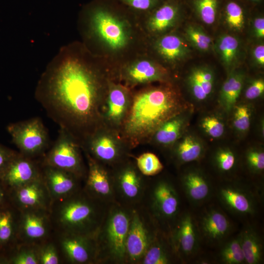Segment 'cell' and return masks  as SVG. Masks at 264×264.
Segmentation results:
<instances>
[{"label": "cell", "mask_w": 264, "mask_h": 264, "mask_svg": "<svg viewBox=\"0 0 264 264\" xmlns=\"http://www.w3.org/2000/svg\"><path fill=\"white\" fill-rule=\"evenodd\" d=\"M124 78L132 85L162 81L167 72L159 64L148 56L140 55L120 66Z\"/></svg>", "instance_id": "13"}, {"label": "cell", "mask_w": 264, "mask_h": 264, "mask_svg": "<svg viewBox=\"0 0 264 264\" xmlns=\"http://www.w3.org/2000/svg\"><path fill=\"white\" fill-rule=\"evenodd\" d=\"M217 0H196L197 11L201 21L207 24H213L216 20Z\"/></svg>", "instance_id": "38"}, {"label": "cell", "mask_w": 264, "mask_h": 264, "mask_svg": "<svg viewBox=\"0 0 264 264\" xmlns=\"http://www.w3.org/2000/svg\"><path fill=\"white\" fill-rule=\"evenodd\" d=\"M203 147L194 137L187 135L178 145L176 155L179 161L187 163L199 159L203 154Z\"/></svg>", "instance_id": "33"}, {"label": "cell", "mask_w": 264, "mask_h": 264, "mask_svg": "<svg viewBox=\"0 0 264 264\" xmlns=\"http://www.w3.org/2000/svg\"><path fill=\"white\" fill-rule=\"evenodd\" d=\"M6 192L9 203L21 212L50 211L52 199L42 175L21 186Z\"/></svg>", "instance_id": "7"}, {"label": "cell", "mask_w": 264, "mask_h": 264, "mask_svg": "<svg viewBox=\"0 0 264 264\" xmlns=\"http://www.w3.org/2000/svg\"><path fill=\"white\" fill-rule=\"evenodd\" d=\"M238 236L246 264L261 263L263 259V244L257 231L248 226L244 227Z\"/></svg>", "instance_id": "26"}, {"label": "cell", "mask_w": 264, "mask_h": 264, "mask_svg": "<svg viewBox=\"0 0 264 264\" xmlns=\"http://www.w3.org/2000/svg\"><path fill=\"white\" fill-rule=\"evenodd\" d=\"M147 14L140 22L147 38L163 35L174 27L178 19L179 10L175 4L166 3Z\"/></svg>", "instance_id": "20"}, {"label": "cell", "mask_w": 264, "mask_h": 264, "mask_svg": "<svg viewBox=\"0 0 264 264\" xmlns=\"http://www.w3.org/2000/svg\"><path fill=\"white\" fill-rule=\"evenodd\" d=\"M42 175V172L30 157L18 153L0 178V182L7 191L21 186Z\"/></svg>", "instance_id": "17"}, {"label": "cell", "mask_w": 264, "mask_h": 264, "mask_svg": "<svg viewBox=\"0 0 264 264\" xmlns=\"http://www.w3.org/2000/svg\"><path fill=\"white\" fill-rule=\"evenodd\" d=\"M251 112L246 105H239L235 107L233 125L238 131L245 132L250 126Z\"/></svg>", "instance_id": "41"}, {"label": "cell", "mask_w": 264, "mask_h": 264, "mask_svg": "<svg viewBox=\"0 0 264 264\" xmlns=\"http://www.w3.org/2000/svg\"><path fill=\"white\" fill-rule=\"evenodd\" d=\"M181 183L186 197L195 204L204 202L211 196L210 183L199 170L193 169L187 171L182 176Z\"/></svg>", "instance_id": "23"}, {"label": "cell", "mask_w": 264, "mask_h": 264, "mask_svg": "<svg viewBox=\"0 0 264 264\" xmlns=\"http://www.w3.org/2000/svg\"><path fill=\"white\" fill-rule=\"evenodd\" d=\"M173 250H170L167 244L157 233L139 264H169L173 262Z\"/></svg>", "instance_id": "28"}, {"label": "cell", "mask_w": 264, "mask_h": 264, "mask_svg": "<svg viewBox=\"0 0 264 264\" xmlns=\"http://www.w3.org/2000/svg\"><path fill=\"white\" fill-rule=\"evenodd\" d=\"M137 167L143 175L153 176L159 173L163 166L156 155L151 153H146L136 158Z\"/></svg>", "instance_id": "35"}, {"label": "cell", "mask_w": 264, "mask_h": 264, "mask_svg": "<svg viewBox=\"0 0 264 264\" xmlns=\"http://www.w3.org/2000/svg\"><path fill=\"white\" fill-rule=\"evenodd\" d=\"M17 221L10 203L0 208V256L6 258L14 250Z\"/></svg>", "instance_id": "24"}, {"label": "cell", "mask_w": 264, "mask_h": 264, "mask_svg": "<svg viewBox=\"0 0 264 264\" xmlns=\"http://www.w3.org/2000/svg\"><path fill=\"white\" fill-rule=\"evenodd\" d=\"M255 36L258 39L264 38V19L263 17L256 18L253 23Z\"/></svg>", "instance_id": "48"}, {"label": "cell", "mask_w": 264, "mask_h": 264, "mask_svg": "<svg viewBox=\"0 0 264 264\" xmlns=\"http://www.w3.org/2000/svg\"><path fill=\"white\" fill-rule=\"evenodd\" d=\"M216 49L223 63L226 66H230L236 61L240 43L236 37L225 34L218 40Z\"/></svg>", "instance_id": "31"}, {"label": "cell", "mask_w": 264, "mask_h": 264, "mask_svg": "<svg viewBox=\"0 0 264 264\" xmlns=\"http://www.w3.org/2000/svg\"><path fill=\"white\" fill-rule=\"evenodd\" d=\"M90 149L94 156L101 161L112 162L118 156V150L114 141L108 136H100L91 142Z\"/></svg>", "instance_id": "30"}, {"label": "cell", "mask_w": 264, "mask_h": 264, "mask_svg": "<svg viewBox=\"0 0 264 264\" xmlns=\"http://www.w3.org/2000/svg\"></svg>", "instance_id": "51"}, {"label": "cell", "mask_w": 264, "mask_h": 264, "mask_svg": "<svg viewBox=\"0 0 264 264\" xmlns=\"http://www.w3.org/2000/svg\"><path fill=\"white\" fill-rule=\"evenodd\" d=\"M116 194L128 203H136L142 197L144 187L136 170L128 166L123 169L113 180Z\"/></svg>", "instance_id": "21"}, {"label": "cell", "mask_w": 264, "mask_h": 264, "mask_svg": "<svg viewBox=\"0 0 264 264\" xmlns=\"http://www.w3.org/2000/svg\"><path fill=\"white\" fill-rule=\"evenodd\" d=\"M264 92V81L263 79L253 80L245 91V97L249 100L255 99L261 96Z\"/></svg>", "instance_id": "46"}, {"label": "cell", "mask_w": 264, "mask_h": 264, "mask_svg": "<svg viewBox=\"0 0 264 264\" xmlns=\"http://www.w3.org/2000/svg\"><path fill=\"white\" fill-rule=\"evenodd\" d=\"M184 125V120L176 116L163 124L155 132L156 141L162 144L173 143L178 138Z\"/></svg>", "instance_id": "32"}, {"label": "cell", "mask_w": 264, "mask_h": 264, "mask_svg": "<svg viewBox=\"0 0 264 264\" xmlns=\"http://www.w3.org/2000/svg\"><path fill=\"white\" fill-rule=\"evenodd\" d=\"M104 205L80 189L52 202L50 221L61 234L95 235L107 210Z\"/></svg>", "instance_id": "4"}, {"label": "cell", "mask_w": 264, "mask_h": 264, "mask_svg": "<svg viewBox=\"0 0 264 264\" xmlns=\"http://www.w3.org/2000/svg\"><path fill=\"white\" fill-rule=\"evenodd\" d=\"M201 126L205 132L213 138H219L224 133L223 123L217 117L208 116L201 121Z\"/></svg>", "instance_id": "42"}, {"label": "cell", "mask_w": 264, "mask_h": 264, "mask_svg": "<svg viewBox=\"0 0 264 264\" xmlns=\"http://www.w3.org/2000/svg\"><path fill=\"white\" fill-rule=\"evenodd\" d=\"M9 203L6 192L0 182V208Z\"/></svg>", "instance_id": "50"}, {"label": "cell", "mask_w": 264, "mask_h": 264, "mask_svg": "<svg viewBox=\"0 0 264 264\" xmlns=\"http://www.w3.org/2000/svg\"><path fill=\"white\" fill-rule=\"evenodd\" d=\"M95 239L97 262L127 263L126 241L132 209L117 202L108 206Z\"/></svg>", "instance_id": "5"}, {"label": "cell", "mask_w": 264, "mask_h": 264, "mask_svg": "<svg viewBox=\"0 0 264 264\" xmlns=\"http://www.w3.org/2000/svg\"><path fill=\"white\" fill-rule=\"evenodd\" d=\"M200 238L196 220L190 213L183 214L172 233L171 245L174 254L182 259L194 255L198 250Z\"/></svg>", "instance_id": "11"}, {"label": "cell", "mask_w": 264, "mask_h": 264, "mask_svg": "<svg viewBox=\"0 0 264 264\" xmlns=\"http://www.w3.org/2000/svg\"><path fill=\"white\" fill-rule=\"evenodd\" d=\"M244 81L243 74L239 71L230 73L224 82L220 94V105L226 111L234 107L241 93Z\"/></svg>", "instance_id": "27"}, {"label": "cell", "mask_w": 264, "mask_h": 264, "mask_svg": "<svg viewBox=\"0 0 264 264\" xmlns=\"http://www.w3.org/2000/svg\"><path fill=\"white\" fill-rule=\"evenodd\" d=\"M253 57L256 62L261 66L264 65V45L260 44L257 45L254 49Z\"/></svg>", "instance_id": "49"}, {"label": "cell", "mask_w": 264, "mask_h": 264, "mask_svg": "<svg viewBox=\"0 0 264 264\" xmlns=\"http://www.w3.org/2000/svg\"><path fill=\"white\" fill-rule=\"evenodd\" d=\"M124 5L132 11L144 14L148 13L156 6L158 0H119Z\"/></svg>", "instance_id": "44"}, {"label": "cell", "mask_w": 264, "mask_h": 264, "mask_svg": "<svg viewBox=\"0 0 264 264\" xmlns=\"http://www.w3.org/2000/svg\"><path fill=\"white\" fill-rule=\"evenodd\" d=\"M127 100V93L124 88L119 85L111 86L108 96L109 118L114 121L119 120L126 110Z\"/></svg>", "instance_id": "29"}, {"label": "cell", "mask_w": 264, "mask_h": 264, "mask_svg": "<svg viewBox=\"0 0 264 264\" xmlns=\"http://www.w3.org/2000/svg\"><path fill=\"white\" fill-rule=\"evenodd\" d=\"M214 74L209 67L199 66L193 68L187 78V83L193 96L198 101L207 99L212 92Z\"/></svg>", "instance_id": "25"}, {"label": "cell", "mask_w": 264, "mask_h": 264, "mask_svg": "<svg viewBox=\"0 0 264 264\" xmlns=\"http://www.w3.org/2000/svg\"><path fill=\"white\" fill-rule=\"evenodd\" d=\"M6 129L12 142L24 155L29 157L37 155L47 146V132L39 117L9 124Z\"/></svg>", "instance_id": "6"}, {"label": "cell", "mask_w": 264, "mask_h": 264, "mask_svg": "<svg viewBox=\"0 0 264 264\" xmlns=\"http://www.w3.org/2000/svg\"><path fill=\"white\" fill-rule=\"evenodd\" d=\"M44 164L69 172L79 178L83 173L77 147L68 132L61 129L57 140L44 158Z\"/></svg>", "instance_id": "8"}, {"label": "cell", "mask_w": 264, "mask_h": 264, "mask_svg": "<svg viewBox=\"0 0 264 264\" xmlns=\"http://www.w3.org/2000/svg\"><path fill=\"white\" fill-rule=\"evenodd\" d=\"M82 43L107 65L119 66L147 53L140 19L98 1L84 7L78 20Z\"/></svg>", "instance_id": "2"}, {"label": "cell", "mask_w": 264, "mask_h": 264, "mask_svg": "<svg viewBox=\"0 0 264 264\" xmlns=\"http://www.w3.org/2000/svg\"><path fill=\"white\" fill-rule=\"evenodd\" d=\"M102 59L82 42L62 46L46 66L35 97L61 129L93 121L103 90Z\"/></svg>", "instance_id": "1"}, {"label": "cell", "mask_w": 264, "mask_h": 264, "mask_svg": "<svg viewBox=\"0 0 264 264\" xmlns=\"http://www.w3.org/2000/svg\"><path fill=\"white\" fill-rule=\"evenodd\" d=\"M219 258L225 264H246L238 235L224 243Z\"/></svg>", "instance_id": "34"}, {"label": "cell", "mask_w": 264, "mask_h": 264, "mask_svg": "<svg viewBox=\"0 0 264 264\" xmlns=\"http://www.w3.org/2000/svg\"><path fill=\"white\" fill-rule=\"evenodd\" d=\"M187 108L179 95L170 86L146 88L133 99L126 130L133 136L155 132L163 124L179 115Z\"/></svg>", "instance_id": "3"}, {"label": "cell", "mask_w": 264, "mask_h": 264, "mask_svg": "<svg viewBox=\"0 0 264 264\" xmlns=\"http://www.w3.org/2000/svg\"><path fill=\"white\" fill-rule=\"evenodd\" d=\"M246 164L249 169L255 174H260L264 169V153L262 150L253 149L247 152Z\"/></svg>", "instance_id": "43"}, {"label": "cell", "mask_w": 264, "mask_h": 264, "mask_svg": "<svg viewBox=\"0 0 264 264\" xmlns=\"http://www.w3.org/2000/svg\"><path fill=\"white\" fill-rule=\"evenodd\" d=\"M197 223L200 238L210 245L223 242L232 229L231 222L226 215L215 207L205 210Z\"/></svg>", "instance_id": "14"}, {"label": "cell", "mask_w": 264, "mask_h": 264, "mask_svg": "<svg viewBox=\"0 0 264 264\" xmlns=\"http://www.w3.org/2000/svg\"><path fill=\"white\" fill-rule=\"evenodd\" d=\"M37 251L31 248L13 251L6 257V264H39Z\"/></svg>", "instance_id": "39"}, {"label": "cell", "mask_w": 264, "mask_h": 264, "mask_svg": "<svg viewBox=\"0 0 264 264\" xmlns=\"http://www.w3.org/2000/svg\"><path fill=\"white\" fill-rule=\"evenodd\" d=\"M214 159L217 169L220 172L224 173L230 172L235 168L236 163L235 154L228 149L218 151Z\"/></svg>", "instance_id": "40"}, {"label": "cell", "mask_w": 264, "mask_h": 264, "mask_svg": "<svg viewBox=\"0 0 264 264\" xmlns=\"http://www.w3.org/2000/svg\"><path fill=\"white\" fill-rule=\"evenodd\" d=\"M60 244L65 257L70 263H97V245L95 235L61 234Z\"/></svg>", "instance_id": "12"}, {"label": "cell", "mask_w": 264, "mask_h": 264, "mask_svg": "<svg viewBox=\"0 0 264 264\" xmlns=\"http://www.w3.org/2000/svg\"><path fill=\"white\" fill-rule=\"evenodd\" d=\"M225 20L232 29L240 31L244 25V17L241 7L235 2H229L225 8Z\"/></svg>", "instance_id": "37"}, {"label": "cell", "mask_w": 264, "mask_h": 264, "mask_svg": "<svg viewBox=\"0 0 264 264\" xmlns=\"http://www.w3.org/2000/svg\"><path fill=\"white\" fill-rule=\"evenodd\" d=\"M151 208L155 217L162 220L175 219L178 213L180 200L175 187L169 181L160 180L153 187Z\"/></svg>", "instance_id": "15"}, {"label": "cell", "mask_w": 264, "mask_h": 264, "mask_svg": "<svg viewBox=\"0 0 264 264\" xmlns=\"http://www.w3.org/2000/svg\"><path fill=\"white\" fill-rule=\"evenodd\" d=\"M146 218L136 209H132L126 241L127 263L139 264L157 233Z\"/></svg>", "instance_id": "9"}, {"label": "cell", "mask_w": 264, "mask_h": 264, "mask_svg": "<svg viewBox=\"0 0 264 264\" xmlns=\"http://www.w3.org/2000/svg\"><path fill=\"white\" fill-rule=\"evenodd\" d=\"M18 153L0 144V178Z\"/></svg>", "instance_id": "47"}, {"label": "cell", "mask_w": 264, "mask_h": 264, "mask_svg": "<svg viewBox=\"0 0 264 264\" xmlns=\"http://www.w3.org/2000/svg\"><path fill=\"white\" fill-rule=\"evenodd\" d=\"M42 174L52 202L67 197L81 189L78 182L79 177L69 172L44 165Z\"/></svg>", "instance_id": "19"}, {"label": "cell", "mask_w": 264, "mask_h": 264, "mask_svg": "<svg viewBox=\"0 0 264 264\" xmlns=\"http://www.w3.org/2000/svg\"><path fill=\"white\" fill-rule=\"evenodd\" d=\"M188 40L197 49L201 51L208 50L212 45V39L200 28L194 25L185 29Z\"/></svg>", "instance_id": "36"}, {"label": "cell", "mask_w": 264, "mask_h": 264, "mask_svg": "<svg viewBox=\"0 0 264 264\" xmlns=\"http://www.w3.org/2000/svg\"><path fill=\"white\" fill-rule=\"evenodd\" d=\"M88 170L85 191L98 201L110 205L116 202L113 180L92 158L88 156Z\"/></svg>", "instance_id": "16"}, {"label": "cell", "mask_w": 264, "mask_h": 264, "mask_svg": "<svg viewBox=\"0 0 264 264\" xmlns=\"http://www.w3.org/2000/svg\"><path fill=\"white\" fill-rule=\"evenodd\" d=\"M38 253L40 264H58L60 262L57 250L52 243L44 245Z\"/></svg>", "instance_id": "45"}, {"label": "cell", "mask_w": 264, "mask_h": 264, "mask_svg": "<svg viewBox=\"0 0 264 264\" xmlns=\"http://www.w3.org/2000/svg\"><path fill=\"white\" fill-rule=\"evenodd\" d=\"M153 48L160 58L171 64L183 60L189 52L183 39L172 33L160 35L154 42Z\"/></svg>", "instance_id": "22"}, {"label": "cell", "mask_w": 264, "mask_h": 264, "mask_svg": "<svg viewBox=\"0 0 264 264\" xmlns=\"http://www.w3.org/2000/svg\"><path fill=\"white\" fill-rule=\"evenodd\" d=\"M21 212L17 221V238H22L29 244L45 239L51 223L49 212L39 210Z\"/></svg>", "instance_id": "18"}, {"label": "cell", "mask_w": 264, "mask_h": 264, "mask_svg": "<svg viewBox=\"0 0 264 264\" xmlns=\"http://www.w3.org/2000/svg\"><path fill=\"white\" fill-rule=\"evenodd\" d=\"M217 194L223 206L235 215L249 217L257 212V197L248 187L237 183H226L218 188Z\"/></svg>", "instance_id": "10"}]
</instances>
